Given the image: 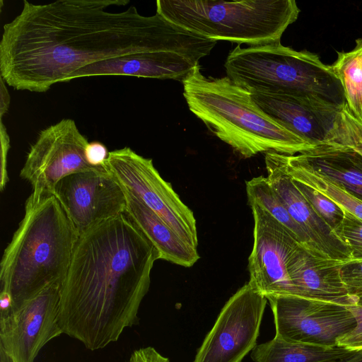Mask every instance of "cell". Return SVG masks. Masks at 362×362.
Listing matches in <instances>:
<instances>
[{
  "label": "cell",
  "mask_w": 362,
  "mask_h": 362,
  "mask_svg": "<svg viewBox=\"0 0 362 362\" xmlns=\"http://www.w3.org/2000/svg\"><path fill=\"white\" fill-rule=\"evenodd\" d=\"M334 362H362V349L356 350V351L346 357Z\"/></svg>",
  "instance_id": "cell-32"
},
{
  "label": "cell",
  "mask_w": 362,
  "mask_h": 362,
  "mask_svg": "<svg viewBox=\"0 0 362 362\" xmlns=\"http://www.w3.org/2000/svg\"><path fill=\"white\" fill-rule=\"evenodd\" d=\"M88 141L71 119H63L42 129L30 146L20 172L32 192L54 194L64 177L83 172H107L105 167H93L86 160Z\"/></svg>",
  "instance_id": "cell-9"
},
{
  "label": "cell",
  "mask_w": 362,
  "mask_h": 362,
  "mask_svg": "<svg viewBox=\"0 0 362 362\" xmlns=\"http://www.w3.org/2000/svg\"><path fill=\"white\" fill-rule=\"evenodd\" d=\"M293 180L317 215L334 233L342 221L344 210L321 192L295 180Z\"/></svg>",
  "instance_id": "cell-24"
},
{
  "label": "cell",
  "mask_w": 362,
  "mask_h": 362,
  "mask_svg": "<svg viewBox=\"0 0 362 362\" xmlns=\"http://www.w3.org/2000/svg\"><path fill=\"white\" fill-rule=\"evenodd\" d=\"M291 158L362 199V148L320 144Z\"/></svg>",
  "instance_id": "cell-18"
},
{
  "label": "cell",
  "mask_w": 362,
  "mask_h": 362,
  "mask_svg": "<svg viewBox=\"0 0 362 362\" xmlns=\"http://www.w3.org/2000/svg\"><path fill=\"white\" fill-rule=\"evenodd\" d=\"M341 279L350 296H362V260L344 262L340 269Z\"/></svg>",
  "instance_id": "cell-26"
},
{
  "label": "cell",
  "mask_w": 362,
  "mask_h": 362,
  "mask_svg": "<svg viewBox=\"0 0 362 362\" xmlns=\"http://www.w3.org/2000/svg\"><path fill=\"white\" fill-rule=\"evenodd\" d=\"M248 204H257L285 226L303 246L310 248V240L302 228L291 217L288 210L269 183L267 177L259 176L246 182Z\"/></svg>",
  "instance_id": "cell-23"
},
{
  "label": "cell",
  "mask_w": 362,
  "mask_h": 362,
  "mask_svg": "<svg viewBox=\"0 0 362 362\" xmlns=\"http://www.w3.org/2000/svg\"><path fill=\"white\" fill-rule=\"evenodd\" d=\"M284 154L265 153L267 180L315 251L332 259L350 261L349 252L334 231L317 215L288 174Z\"/></svg>",
  "instance_id": "cell-15"
},
{
  "label": "cell",
  "mask_w": 362,
  "mask_h": 362,
  "mask_svg": "<svg viewBox=\"0 0 362 362\" xmlns=\"http://www.w3.org/2000/svg\"><path fill=\"white\" fill-rule=\"evenodd\" d=\"M0 362H15L1 346H0Z\"/></svg>",
  "instance_id": "cell-33"
},
{
  "label": "cell",
  "mask_w": 362,
  "mask_h": 362,
  "mask_svg": "<svg viewBox=\"0 0 362 362\" xmlns=\"http://www.w3.org/2000/svg\"><path fill=\"white\" fill-rule=\"evenodd\" d=\"M276 336L291 342L338 346L339 340L356 326L349 305L293 295L266 297Z\"/></svg>",
  "instance_id": "cell-10"
},
{
  "label": "cell",
  "mask_w": 362,
  "mask_h": 362,
  "mask_svg": "<svg viewBox=\"0 0 362 362\" xmlns=\"http://www.w3.org/2000/svg\"><path fill=\"white\" fill-rule=\"evenodd\" d=\"M349 308L356 318V326L339 340L338 346L359 350L362 349V308L356 304L349 305Z\"/></svg>",
  "instance_id": "cell-27"
},
{
  "label": "cell",
  "mask_w": 362,
  "mask_h": 362,
  "mask_svg": "<svg viewBox=\"0 0 362 362\" xmlns=\"http://www.w3.org/2000/svg\"><path fill=\"white\" fill-rule=\"evenodd\" d=\"M108 156L107 147L100 141L88 142L86 146V159L93 167H105Z\"/></svg>",
  "instance_id": "cell-28"
},
{
  "label": "cell",
  "mask_w": 362,
  "mask_h": 362,
  "mask_svg": "<svg viewBox=\"0 0 362 362\" xmlns=\"http://www.w3.org/2000/svg\"><path fill=\"white\" fill-rule=\"evenodd\" d=\"M356 305L362 308V296L357 297Z\"/></svg>",
  "instance_id": "cell-34"
},
{
  "label": "cell",
  "mask_w": 362,
  "mask_h": 362,
  "mask_svg": "<svg viewBox=\"0 0 362 362\" xmlns=\"http://www.w3.org/2000/svg\"><path fill=\"white\" fill-rule=\"evenodd\" d=\"M1 180H0V189L1 191L5 188L8 181V176L6 170V158L7 153L10 147L9 137L4 126L3 122H1Z\"/></svg>",
  "instance_id": "cell-30"
},
{
  "label": "cell",
  "mask_w": 362,
  "mask_h": 362,
  "mask_svg": "<svg viewBox=\"0 0 362 362\" xmlns=\"http://www.w3.org/2000/svg\"><path fill=\"white\" fill-rule=\"evenodd\" d=\"M356 351L342 346L291 342L275 335L270 341L257 345L251 358L254 362H334Z\"/></svg>",
  "instance_id": "cell-20"
},
{
  "label": "cell",
  "mask_w": 362,
  "mask_h": 362,
  "mask_svg": "<svg viewBox=\"0 0 362 362\" xmlns=\"http://www.w3.org/2000/svg\"><path fill=\"white\" fill-rule=\"evenodd\" d=\"M205 56L178 51L142 52L93 63L74 72L69 81L95 76H131L182 81Z\"/></svg>",
  "instance_id": "cell-16"
},
{
  "label": "cell",
  "mask_w": 362,
  "mask_h": 362,
  "mask_svg": "<svg viewBox=\"0 0 362 362\" xmlns=\"http://www.w3.org/2000/svg\"><path fill=\"white\" fill-rule=\"evenodd\" d=\"M159 254L123 213L78 235L61 287L59 325L88 349H103L138 323Z\"/></svg>",
  "instance_id": "cell-2"
},
{
  "label": "cell",
  "mask_w": 362,
  "mask_h": 362,
  "mask_svg": "<svg viewBox=\"0 0 362 362\" xmlns=\"http://www.w3.org/2000/svg\"><path fill=\"white\" fill-rule=\"evenodd\" d=\"M62 284L49 285L0 317V346L15 362H34L48 341L64 334L59 320Z\"/></svg>",
  "instance_id": "cell-12"
},
{
  "label": "cell",
  "mask_w": 362,
  "mask_h": 362,
  "mask_svg": "<svg viewBox=\"0 0 362 362\" xmlns=\"http://www.w3.org/2000/svg\"><path fill=\"white\" fill-rule=\"evenodd\" d=\"M54 195L78 235L125 213L127 206L123 188L108 172L70 175L57 184Z\"/></svg>",
  "instance_id": "cell-14"
},
{
  "label": "cell",
  "mask_w": 362,
  "mask_h": 362,
  "mask_svg": "<svg viewBox=\"0 0 362 362\" xmlns=\"http://www.w3.org/2000/svg\"><path fill=\"white\" fill-rule=\"evenodd\" d=\"M128 0H59L45 4L23 1L21 13L4 26L0 73L18 90L43 93L67 82L79 69L129 54L151 51L199 53L213 40L177 25L157 13L140 14L130 6L110 12Z\"/></svg>",
  "instance_id": "cell-1"
},
{
  "label": "cell",
  "mask_w": 362,
  "mask_h": 362,
  "mask_svg": "<svg viewBox=\"0 0 362 362\" xmlns=\"http://www.w3.org/2000/svg\"><path fill=\"white\" fill-rule=\"evenodd\" d=\"M105 167L128 193L158 215L185 242L197 248L196 219L153 165L129 147L109 152Z\"/></svg>",
  "instance_id": "cell-8"
},
{
  "label": "cell",
  "mask_w": 362,
  "mask_h": 362,
  "mask_svg": "<svg viewBox=\"0 0 362 362\" xmlns=\"http://www.w3.org/2000/svg\"><path fill=\"white\" fill-rule=\"evenodd\" d=\"M227 76L249 93L305 96L347 107L342 84L331 65L308 51H296L281 42L237 45L228 54Z\"/></svg>",
  "instance_id": "cell-5"
},
{
  "label": "cell",
  "mask_w": 362,
  "mask_h": 362,
  "mask_svg": "<svg viewBox=\"0 0 362 362\" xmlns=\"http://www.w3.org/2000/svg\"><path fill=\"white\" fill-rule=\"evenodd\" d=\"M1 79V105H0V116L2 119L3 116L6 113L10 103V96L7 88L5 86V81L0 77Z\"/></svg>",
  "instance_id": "cell-31"
},
{
  "label": "cell",
  "mask_w": 362,
  "mask_h": 362,
  "mask_svg": "<svg viewBox=\"0 0 362 362\" xmlns=\"http://www.w3.org/2000/svg\"><path fill=\"white\" fill-rule=\"evenodd\" d=\"M78 237L54 194L31 192L0 264L1 292L10 296L13 310L49 285L63 282Z\"/></svg>",
  "instance_id": "cell-3"
},
{
  "label": "cell",
  "mask_w": 362,
  "mask_h": 362,
  "mask_svg": "<svg viewBox=\"0 0 362 362\" xmlns=\"http://www.w3.org/2000/svg\"><path fill=\"white\" fill-rule=\"evenodd\" d=\"M250 94L265 114L313 146L336 144L362 148V124L347 107L305 96Z\"/></svg>",
  "instance_id": "cell-7"
},
{
  "label": "cell",
  "mask_w": 362,
  "mask_h": 362,
  "mask_svg": "<svg viewBox=\"0 0 362 362\" xmlns=\"http://www.w3.org/2000/svg\"><path fill=\"white\" fill-rule=\"evenodd\" d=\"M254 243L248 258L249 284L265 297L293 295L287 264L301 245L295 236L267 210L251 204Z\"/></svg>",
  "instance_id": "cell-13"
},
{
  "label": "cell",
  "mask_w": 362,
  "mask_h": 362,
  "mask_svg": "<svg viewBox=\"0 0 362 362\" xmlns=\"http://www.w3.org/2000/svg\"><path fill=\"white\" fill-rule=\"evenodd\" d=\"M124 191L127 197L125 214L153 245L160 259L185 267L194 265L200 258L197 249L185 242L136 197Z\"/></svg>",
  "instance_id": "cell-19"
},
{
  "label": "cell",
  "mask_w": 362,
  "mask_h": 362,
  "mask_svg": "<svg viewBox=\"0 0 362 362\" xmlns=\"http://www.w3.org/2000/svg\"><path fill=\"white\" fill-rule=\"evenodd\" d=\"M338 260L300 245L291 255L287 271L296 296L351 305L356 297L349 295L341 277Z\"/></svg>",
  "instance_id": "cell-17"
},
{
  "label": "cell",
  "mask_w": 362,
  "mask_h": 362,
  "mask_svg": "<svg viewBox=\"0 0 362 362\" xmlns=\"http://www.w3.org/2000/svg\"><path fill=\"white\" fill-rule=\"evenodd\" d=\"M182 83L189 110L244 158L268 152L294 156L313 146L265 114L228 76L206 77L198 65Z\"/></svg>",
  "instance_id": "cell-4"
},
{
  "label": "cell",
  "mask_w": 362,
  "mask_h": 362,
  "mask_svg": "<svg viewBox=\"0 0 362 362\" xmlns=\"http://www.w3.org/2000/svg\"><path fill=\"white\" fill-rule=\"evenodd\" d=\"M286 170L293 180L321 192L345 211L362 219V199L335 182L321 176L283 155Z\"/></svg>",
  "instance_id": "cell-22"
},
{
  "label": "cell",
  "mask_w": 362,
  "mask_h": 362,
  "mask_svg": "<svg viewBox=\"0 0 362 362\" xmlns=\"http://www.w3.org/2000/svg\"><path fill=\"white\" fill-rule=\"evenodd\" d=\"M267 301L245 284L223 305L193 362H242L257 346Z\"/></svg>",
  "instance_id": "cell-11"
},
{
  "label": "cell",
  "mask_w": 362,
  "mask_h": 362,
  "mask_svg": "<svg viewBox=\"0 0 362 362\" xmlns=\"http://www.w3.org/2000/svg\"><path fill=\"white\" fill-rule=\"evenodd\" d=\"M129 362H170L169 358L160 354L153 347L148 346L134 351Z\"/></svg>",
  "instance_id": "cell-29"
},
{
  "label": "cell",
  "mask_w": 362,
  "mask_h": 362,
  "mask_svg": "<svg viewBox=\"0 0 362 362\" xmlns=\"http://www.w3.org/2000/svg\"><path fill=\"white\" fill-rule=\"evenodd\" d=\"M300 9L294 0H158L156 13L208 39L257 46L281 42Z\"/></svg>",
  "instance_id": "cell-6"
},
{
  "label": "cell",
  "mask_w": 362,
  "mask_h": 362,
  "mask_svg": "<svg viewBox=\"0 0 362 362\" xmlns=\"http://www.w3.org/2000/svg\"><path fill=\"white\" fill-rule=\"evenodd\" d=\"M344 88L349 110L362 124V38L349 52H337L331 65Z\"/></svg>",
  "instance_id": "cell-21"
},
{
  "label": "cell",
  "mask_w": 362,
  "mask_h": 362,
  "mask_svg": "<svg viewBox=\"0 0 362 362\" xmlns=\"http://www.w3.org/2000/svg\"><path fill=\"white\" fill-rule=\"evenodd\" d=\"M334 233L349 252L351 261L362 260V219L344 210Z\"/></svg>",
  "instance_id": "cell-25"
}]
</instances>
